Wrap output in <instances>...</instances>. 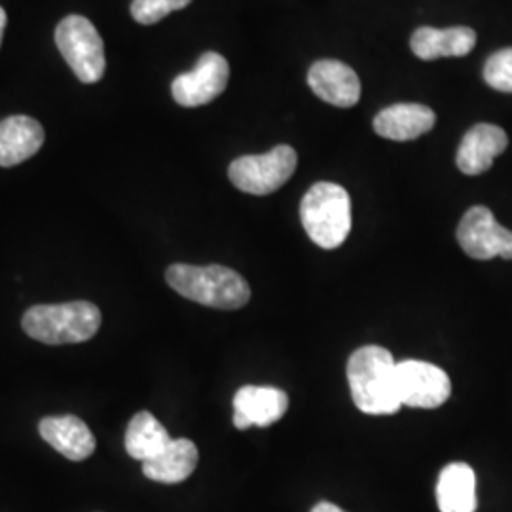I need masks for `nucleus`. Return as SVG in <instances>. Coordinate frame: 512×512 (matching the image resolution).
I'll return each mask as SVG.
<instances>
[{"instance_id":"1","label":"nucleus","mask_w":512,"mask_h":512,"mask_svg":"<svg viewBox=\"0 0 512 512\" xmlns=\"http://www.w3.org/2000/svg\"><path fill=\"white\" fill-rule=\"evenodd\" d=\"M348 382L355 406L370 416H389L401 410L397 393V363L380 346L353 351L348 361Z\"/></svg>"},{"instance_id":"2","label":"nucleus","mask_w":512,"mask_h":512,"mask_svg":"<svg viewBox=\"0 0 512 512\" xmlns=\"http://www.w3.org/2000/svg\"><path fill=\"white\" fill-rule=\"evenodd\" d=\"M165 281L175 293L215 310H239L251 300L249 283L226 266L173 264L165 272Z\"/></svg>"},{"instance_id":"3","label":"nucleus","mask_w":512,"mask_h":512,"mask_svg":"<svg viewBox=\"0 0 512 512\" xmlns=\"http://www.w3.org/2000/svg\"><path fill=\"white\" fill-rule=\"evenodd\" d=\"M101 311L92 302L40 304L25 311L21 327L37 342L48 346L88 342L101 327Z\"/></svg>"},{"instance_id":"4","label":"nucleus","mask_w":512,"mask_h":512,"mask_svg":"<svg viewBox=\"0 0 512 512\" xmlns=\"http://www.w3.org/2000/svg\"><path fill=\"white\" fill-rule=\"evenodd\" d=\"M300 219L306 234L321 249H338L351 232V200L340 184L311 186L300 205Z\"/></svg>"},{"instance_id":"5","label":"nucleus","mask_w":512,"mask_h":512,"mask_svg":"<svg viewBox=\"0 0 512 512\" xmlns=\"http://www.w3.org/2000/svg\"><path fill=\"white\" fill-rule=\"evenodd\" d=\"M55 44L80 82L95 84L103 78L107 69L105 44L90 19L67 16L55 29Z\"/></svg>"},{"instance_id":"6","label":"nucleus","mask_w":512,"mask_h":512,"mask_svg":"<svg viewBox=\"0 0 512 512\" xmlns=\"http://www.w3.org/2000/svg\"><path fill=\"white\" fill-rule=\"evenodd\" d=\"M296 164V150L289 145H279L266 154L234 160L228 167V177L245 194L268 196L293 177Z\"/></svg>"},{"instance_id":"7","label":"nucleus","mask_w":512,"mask_h":512,"mask_svg":"<svg viewBox=\"0 0 512 512\" xmlns=\"http://www.w3.org/2000/svg\"><path fill=\"white\" fill-rule=\"evenodd\" d=\"M461 249L476 260H492L495 256L512 260V232L495 220L494 213L484 207H471L458 226Z\"/></svg>"},{"instance_id":"8","label":"nucleus","mask_w":512,"mask_h":512,"mask_svg":"<svg viewBox=\"0 0 512 512\" xmlns=\"http://www.w3.org/2000/svg\"><path fill=\"white\" fill-rule=\"evenodd\" d=\"M397 393L403 406L439 408L448 401L452 382L439 366L408 359L397 363Z\"/></svg>"},{"instance_id":"9","label":"nucleus","mask_w":512,"mask_h":512,"mask_svg":"<svg viewBox=\"0 0 512 512\" xmlns=\"http://www.w3.org/2000/svg\"><path fill=\"white\" fill-rule=\"evenodd\" d=\"M230 80V65L217 52H205L190 73L179 74L173 84V99L181 107H202L217 99Z\"/></svg>"},{"instance_id":"10","label":"nucleus","mask_w":512,"mask_h":512,"mask_svg":"<svg viewBox=\"0 0 512 512\" xmlns=\"http://www.w3.org/2000/svg\"><path fill=\"white\" fill-rule=\"evenodd\" d=\"M289 408L283 389L264 385H245L234 397V425L239 431L249 427H268L281 420Z\"/></svg>"},{"instance_id":"11","label":"nucleus","mask_w":512,"mask_h":512,"mask_svg":"<svg viewBox=\"0 0 512 512\" xmlns=\"http://www.w3.org/2000/svg\"><path fill=\"white\" fill-rule=\"evenodd\" d=\"M311 90L329 105L349 109L361 99V80L357 73L338 59H321L308 73Z\"/></svg>"},{"instance_id":"12","label":"nucleus","mask_w":512,"mask_h":512,"mask_svg":"<svg viewBox=\"0 0 512 512\" xmlns=\"http://www.w3.org/2000/svg\"><path fill=\"white\" fill-rule=\"evenodd\" d=\"M509 147V137L505 129L494 124H476L469 129L461 141L456 156L459 171L465 175L486 173L494 160Z\"/></svg>"},{"instance_id":"13","label":"nucleus","mask_w":512,"mask_h":512,"mask_svg":"<svg viewBox=\"0 0 512 512\" xmlns=\"http://www.w3.org/2000/svg\"><path fill=\"white\" fill-rule=\"evenodd\" d=\"M435 112L420 103H397L376 114L374 131L389 141H414L435 128Z\"/></svg>"},{"instance_id":"14","label":"nucleus","mask_w":512,"mask_h":512,"mask_svg":"<svg viewBox=\"0 0 512 512\" xmlns=\"http://www.w3.org/2000/svg\"><path fill=\"white\" fill-rule=\"evenodd\" d=\"M38 431L54 450L71 461H84L95 452L90 427L76 416H48L40 421Z\"/></svg>"},{"instance_id":"15","label":"nucleus","mask_w":512,"mask_h":512,"mask_svg":"<svg viewBox=\"0 0 512 512\" xmlns=\"http://www.w3.org/2000/svg\"><path fill=\"white\" fill-rule=\"evenodd\" d=\"M44 128L31 116H10L0 122V167H14L44 145Z\"/></svg>"},{"instance_id":"16","label":"nucleus","mask_w":512,"mask_h":512,"mask_svg":"<svg viewBox=\"0 0 512 512\" xmlns=\"http://www.w3.org/2000/svg\"><path fill=\"white\" fill-rule=\"evenodd\" d=\"M476 33L469 27H420L412 38L410 48L423 61H433L439 57H463L473 52Z\"/></svg>"},{"instance_id":"17","label":"nucleus","mask_w":512,"mask_h":512,"mask_svg":"<svg viewBox=\"0 0 512 512\" xmlns=\"http://www.w3.org/2000/svg\"><path fill=\"white\" fill-rule=\"evenodd\" d=\"M198 448L192 440L171 439L164 452L143 463V473L154 482L179 484L198 467Z\"/></svg>"},{"instance_id":"18","label":"nucleus","mask_w":512,"mask_h":512,"mask_svg":"<svg viewBox=\"0 0 512 512\" xmlns=\"http://www.w3.org/2000/svg\"><path fill=\"white\" fill-rule=\"evenodd\" d=\"M440 512H476V475L467 463H450L440 471L437 482Z\"/></svg>"},{"instance_id":"19","label":"nucleus","mask_w":512,"mask_h":512,"mask_svg":"<svg viewBox=\"0 0 512 512\" xmlns=\"http://www.w3.org/2000/svg\"><path fill=\"white\" fill-rule=\"evenodd\" d=\"M171 442L164 425L150 412H139L129 421L126 431V452L133 459L148 461L162 454L165 446Z\"/></svg>"},{"instance_id":"20","label":"nucleus","mask_w":512,"mask_h":512,"mask_svg":"<svg viewBox=\"0 0 512 512\" xmlns=\"http://www.w3.org/2000/svg\"><path fill=\"white\" fill-rule=\"evenodd\" d=\"M192 0H133L131 16L141 25H154L175 10H183Z\"/></svg>"},{"instance_id":"21","label":"nucleus","mask_w":512,"mask_h":512,"mask_svg":"<svg viewBox=\"0 0 512 512\" xmlns=\"http://www.w3.org/2000/svg\"><path fill=\"white\" fill-rule=\"evenodd\" d=\"M484 80L497 92L512 93V48L499 50L488 57Z\"/></svg>"},{"instance_id":"22","label":"nucleus","mask_w":512,"mask_h":512,"mask_svg":"<svg viewBox=\"0 0 512 512\" xmlns=\"http://www.w3.org/2000/svg\"><path fill=\"white\" fill-rule=\"evenodd\" d=\"M311 512H346L342 511L340 507H336V505H332V503H327V501H323V503H317Z\"/></svg>"},{"instance_id":"23","label":"nucleus","mask_w":512,"mask_h":512,"mask_svg":"<svg viewBox=\"0 0 512 512\" xmlns=\"http://www.w3.org/2000/svg\"><path fill=\"white\" fill-rule=\"evenodd\" d=\"M4 27H6V12L0 6V42H2V35H4Z\"/></svg>"}]
</instances>
